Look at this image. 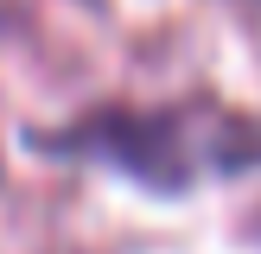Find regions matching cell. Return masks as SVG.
<instances>
[{
  "mask_svg": "<svg viewBox=\"0 0 261 254\" xmlns=\"http://www.w3.org/2000/svg\"><path fill=\"white\" fill-rule=\"evenodd\" d=\"M32 146L58 159L109 165L147 190H191L261 165V121L198 96V102H166V108H96Z\"/></svg>",
  "mask_w": 261,
  "mask_h": 254,
  "instance_id": "cell-1",
  "label": "cell"
}]
</instances>
